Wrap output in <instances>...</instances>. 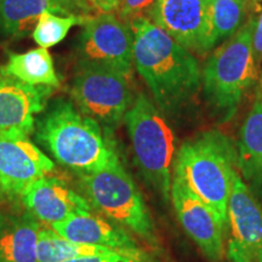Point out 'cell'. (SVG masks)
<instances>
[{
  "instance_id": "1",
  "label": "cell",
  "mask_w": 262,
  "mask_h": 262,
  "mask_svg": "<svg viewBox=\"0 0 262 262\" xmlns=\"http://www.w3.org/2000/svg\"><path fill=\"white\" fill-rule=\"evenodd\" d=\"M134 35L136 67L163 114H175L202 86V71L196 57L146 17L129 24Z\"/></svg>"
},
{
  "instance_id": "2",
  "label": "cell",
  "mask_w": 262,
  "mask_h": 262,
  "mask_svg": "<svg viewBox=\"0 0 262 262\" xmlns=\"http://www.w3.org/2000/svg\"><path fill=\"white\" fill-rule=\"evenodd\" d=\"M35 139L52 158L78 175L101 171L119 160L100 124L71 101H54L35 124Z\"/></svg>"
},
{
  "instance_id": "3",
  "label": "cell",
  "mask_w": 262,
  "mask_h": 262,
  "mask_svg": "<svg viewBox=\"0 0 262 262\" xmlns=\"http://www.w3.org/2000/svg\"><path fill=\"white\" fill-rule=\"evenodd\" d=\"M238 172L237 148L217 130L204 131L182 143L173 163V178L214 211L225 233L228 203Z\"/></svg>"
},
{
  "instance_id": "4",
  "label": "cell",
  "mask_w": 262,
  "mask_h": 262,
  "mask_svg": "<svg viewBox=\"0 0 262 262\" xmlns=\"http://www.w3.org/2000/svg\"><path fill=\"white\" fill-rule=\"evenodd\" d=\"M256 17L250 16L233 37L210 55L202 71V84L214 113L221 122L234 117L244 95L257 79L254 54Z\"/></svg>"
},
{
  "instance_id": "5",
  "label": "cell",
  "mask_w": 262,
  "mask_h": 262,
  "mask_svg": "<svg viewBox=\"0 0 262 262\" xmlns=\"http://www.w3.org/2000/svg\"><path fill=\"white\" fill-rule=\"evenodd\" d=\"M141 175L168 205L175 163V136L159 108L145 94H139L124 117Z\"/></svg>"
},
{
  "instance_id": "6",
  "label": "cell",
  "mask_w": 262,
  "mask_h": 262,
  "mask_svg": "<svg viewBox=\"0 0 262 262\" xmlns=\"http://www.w3.org/2000/svg\"><path fill=\"white\" fill-rule=\"evenodd\" d=\"M79 180L94 210L153 249L159 247L155 221L145 199L120 160L101 171L79 175Z\"/></svg>"
},
{
  "instance_id": "7",
  "label": "cell",
  "mask_w": 262,
  "mask_h": 262,
  "mask_svg": "<svg viewBox=\"0 0 262 262\" xmlns=\"http://www.w3.org/2000/svg\"><path fill=\"white\" fill-rule=\"evenodd\" d=\"M129 80V75L108 66L79 62L71 95L81 113L113 130L135 100Z\"/></svg>"
},
{
  "instance_id": "8",
  "label": "cell",
  "mask_w": 262,
  "mask_h": 262,
  "mask_svg": "<svg viewBox=\"0 0 262 262\" xmlns=\"http://www.w3.org/2000/svg\"><path fill=\"white\" fill-rule=\"evenodd\" d=\"M83 27L78 44L80 62L108 66L131 77L134 35L130 26L114 12H98Z\"/></svg>"
},
{
  "instance_id": "9",
  "label": "cell",
  "mask_w": 262,
  "mask_h": 262,
  "mask_svg": "<svg viewBox=\"0 0 262 262\" xmlns=\"http://www.w3.org/2000/svg\"><path fill=\"white\" fill-rule=\"evenodd\" d=\"M146 18L192 54L204 55L215 48L209 0H157Z\"/></svg>"
},
{
  "instance_id": "10",
  "label": "cell",
  "mask_w": 262,
  "mask_h": 262,
  "mask_svg": "<svg viewBox=\"0 0 262 262\" xmlns=\"http://www.w3.org/2000/svg\"><path fill=\"white\" fill-rule=\"evenodd\" d=\"M231 262H262V208L256 196L237 172L228 203Z\"/></svg>"
},
{
  "instance_id": "11",
  "label": "cell",
  "mask_w": 262,
  "mask_h": 262,
  "mask_svg": "<svg viewBox=\"0 0 262 262\" xmlns=\"http://www.w3.org/2000/svg\"><path fill=\"white\" fill-rule=\"evenodd\" d=\"M55 163L27 135L0 134V193L21 196L37 180L50 175Z\"/></svg>"
},
{
  "instance_id": "12",
  "label": "cell",
  "mask_w": 262,
  "mask_h": 262,
  "mask_svg": "<svg viewBox=\"0 0 262 262\" xmlns=\"http://www.w3.org/2000/svg\"><path fill=\"white\" fill-rule=\"evenodd\" d=\"M171 203L186 233L211 262L224 260L225 231L214 211L172 176Z\"/></svg>"
},
{
  "instance_id": "13",
  "label": "cell",
  "mask_w": 262,
  "mask_h": 262,
  "mask_svg": "<svg viewBox=\"0 0 262 262\" xmlns=\"http://www.w3.org/2000/svg\"><path fill=\"white\" fill-rule=\"evenodd\" d=\"M19 198L28 212L50 226L94 210L89 201L67 182L49 175L28 186Z\"/></svg>"
},
{
  "instance_id": "14",
  "label": "cell",
  "mask_w": 262,
  "mask_h": 262,
  "mask_svg": "<svg viewBox=\"0 0 262 262\" xmlns=\"http://www.w3.org/2000/svg\"><path fill=\"white\" fill-rule=\"evenodd\" d=\"M55 232L77 243L98 245L125 255L140 262L147 261V254L130 232L93 211L83 212L51 226Z\"/></svg>"
},
{
  "instance_id": "15",
  "label": "cell",
  "mask_w": 262,
  "mask_h": 262,
  "mask_svg": "<svg viewBox=\"0 0 262 262\" xmlns=\"http://www.w3.org/2000/svg\"><path fill=\"white\" fill-rule=\"evenodd\" d=\"M52 88L34 86L0 74V133L29 135L35 114L42 112Z\"/></svg>"
},
{
  "instance_id": "16",
  "label": "cell",
  "mask_w": 262,
  "mask_h": 262,
  "mask_svg": "<svg viewBox=\"0 0 262 262\" xmlns=\"http://www.w3.org/2000/svg\"><path fill=\"white\" fill-rule=\"evenodd\" d=\"M45 12L85 17L98 14L88 0H0V32L6 37L25 38Z\"/></svg>"
},
{
  "instance_id": "17",
  "label": "cell",
  "mask_w": 262,
  "mask_h": 262,
  "mask_svg": "<svg viewBox=\"0 0 262 262\" xmlns=\"http://www.w3.org/2000/svg\"><path fill=\"white\" fill-rule=\"evenodd\" d=\"M39 232L31 212H0V262H38Z\"/></svg>"
},
{
  "instance_id": "18",
  "label": "cell",
  "mask_w": 262,
  "mask_h": 262,
  "mask_svg": "<svg viewBox=\"0 0 262 262\" xmlns=\"http://www.w3.org/2000/svg\"><path fill=\"white\" fill-rule=\"evenodd\" d=\"M237 166L245 181L262 195V93H258L239 131Z\"/></svg>"
},
{
  "instance_id": "19",
  "label": "cell",
  "mask_w": 262,
  "mask_h": 262,
  "mask_svg": "<svg viewBox=\"0 0 262 262\" xmlns=\"http://www.w3.org/2000/svg\"><path fill=\"white\" fill-rule=\"evenodd\" d=\"M0 74L34 86H49L52 89L60 86L54 61L48 49L44 48L24 54H10L6 64L0 68Z\"/></svg>"
},
{
  "instance_id": "20",
  "label": "cell",
  "mask_w": 262,
  "mask_h": 262,
  "mask_svg": "<svg viewBox=\"0 0 262 262\" xmlns=\"http://www.w3.org/2000/svg\"><path fill=\"white\" fill-rule=\"evenodd\" d=\"M112 253L117 251L98 245L72 242L62 237L52 228H40L39 232L38 262H62L77 257Z\"/></svg>"
},
{
  "instance_id": "21",
  "label": "cell",
  "mask_w": 262,
  "mask_h": 262,
  "mask_svg": "<svg viewBox=\"0 0 262 262\" xmlns=\"http://www.w3.org/2000/svg\"><path fill=\"white\" fill-rule=\"evenodd\" d=\"M251 0H209L212 38L215 47L227 40L243 27Z\"/></svg>"
},
{
  "instance_id": "22",
  "label": "cell",
  "mask_w": 262,
  "mask_h": 262,
  "mask_svg": "<svg viewBox=\"0 0 262 262\" xmlns=\"http://www.w3.org/2000/svg\"><path fill=\"white\" fill-rule=\"evenodd\" d=\"M91 17L93 16H90V17L78 15L61 16L51 14V12H45L40 16L38 24L33 29V39L40 48H52L67 37L68 32L71 31L73 26H83Z\"/></svg>"
},
{
  "instance_id": "23",
  "label": "cell",
  "mask_w": 262,
  "mask_h": 262,
  "mask_svg": "<svg viewBox=\"0 0 262 262\" xmlns=\"http://www.w3.org/2000/svg\"><path fill=\"white\" fill-rule=\"evenodd\" d=\"M156 3L157 0H120L116 10L117 16L129 25L133 19L147 17Z\"/></svg>"
},
{
  "instance_id": "24",
  "label": "cell",
  "mask_w": 262,
  "mask_h": 262,
  "mask_svg": "<svg viewBox=\"0 0 262 262\" xmlns=\"http://www.w3.org/2000/svg\"><path fill=\"white\" fill-rule=\"evenodd\" d=\"M62 262H140L134 260L125 255L112 253V254H102V255H91V256H83L72 258V260L62 261Z\"/></svg>"
},
{
  "instance_id": "25",
  "label": "cell",
  "mask_w": 262,
  "mask_h": 262,
  "mask_svg": "<svg viewBox=\"0 0 262 262\" xmlns=\"http://www.w3.org/2000/svg\"><path fill=\"white\" fill-rule=\"evenodd\" d=\"M254 54H255V61L258 67L262 61V11L258 17L256 18V25H255L254 29Z\"/></svg>"
},
{
  "instance_id": "26",
  "label": "cell",
  "mask_w": 262,
  "mask_h": 262,
  "mask_svg": "<svg viewBox=\"0 0 262 262\" xmlns=\"http://www.w3.org/2000/svg\"><path fill=\"white\" fill-rule=\"evenodd\" d=\"M98 12H114L118 8L117 0H88Z\"/></svg>"
},
{
  "instance_id": "27",
  "label": "cell",
  "mask_w": 262,
  "mask_h": 262,
  "mask_svg": "<svg viewBox=\"0 0 262 262\" xmlns=\"http://www.w3.org/2000/svg\"><path fill=\"white\" fill-rule=\"evenodd\" d=\"M117 2H118V5H119V2H120V0H117Z\"/></svg>"
},
{
  "instance_id": "28",
  "label": "cell",
  "mask_w": 262,
  "mask_h": 262,
  "mask_svg": "<svg viewBox=\"0 0 262 262\" xmlns=\"http://www.w3.org/2000/svg\"><path fill=\"white\" fill-rule=\"evenodd\" d=\"M0 134H2V133H0Z\"/></svg>"
}]
</instances>
